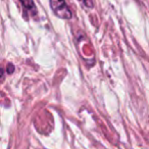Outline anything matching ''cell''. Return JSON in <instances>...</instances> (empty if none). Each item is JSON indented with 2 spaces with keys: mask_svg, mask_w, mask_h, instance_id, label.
I'll use <instances>...</instances> for the list:
<instances>
[{
  "mask_svg": "<svg viewBox=\"0 0 149 149\" xmlns=\"http://www.w3.org/2000/svg\"><path fill=\"white\" fill-rule=\"evenodd\" d=\"M81 2H83L85 4V6L89 7V8H92L93 7V1L92 0H80Z\"/></svg>",
  "mask_w": 149,
  "mask_h": 149,
  "instance_id": "3957f363",
  "label": "cell"
},
{
  "mask_svg": "<svg viewBox=\"0 0 149 149\" xmlns=\"http://www.w3.org/2000/svg\"><path fill=\"white\" fill-rule=\"evenodd\" d=\"M50 6L54 15L63 19H72V13L68 7L66 0H50Z\"/></svg>",
  "mask_w": 149,
  "mask_h": 149,
  "instance_id": "6da1fadb",
  "label": "cell"
},
{
  "mask_svg": "<svg viewBox=\"0 0 149 149\" xmlns=\"http://www.w3.org/2000/svg\"><path fill=\"white\" fill-rule=\"evenodd\" d=\"M21 1V4L23 6L24 10L26 11V17L28 15V13H32V15H35L37 13L36 10L35 3H34V0H19Z\"/></svg>",
  "mask_w": 149,
  "mask_h": 149,
  "instance_id": "7a4b0ae2",
  "label": "cell"
},
{
  "mask_svg": "<svg viewBox=\"0 0 149 149\" xmlns=\"http://www.w3.org/2000/svg\"><path fill=\"white\" fill-rule=\"evenodd\" d=\"M10 65V68H9V70H7V72H9V74H11V72H13V70H15V68H13V64H9Z\"/></svg>",
  "mask_w": 149,
  "mask_h": 149,
  "instance_id": "277c9868",
  "label": "cell"
}]
</instances>
